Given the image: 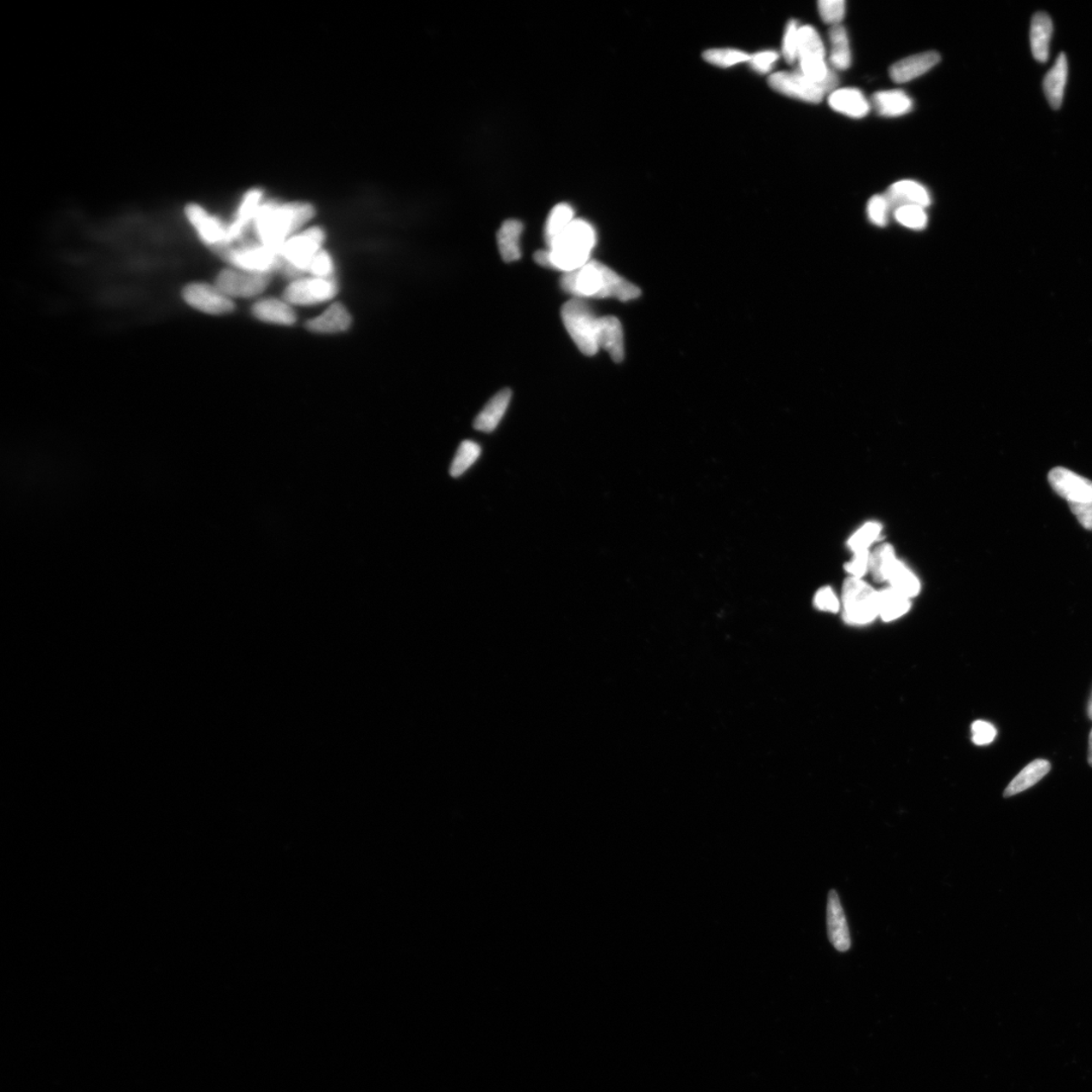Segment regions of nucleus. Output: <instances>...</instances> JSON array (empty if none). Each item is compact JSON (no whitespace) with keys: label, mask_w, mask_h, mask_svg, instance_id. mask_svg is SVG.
I'll return each mask as SVG.
<instances>
[{"label":"nucleus","mask_w":1092,"mask_h":1092,"mask_svg":"<svg viewBox=\"0 0 1092 1092\" xmlns=\"http://www.w3.org/2000/svg\"><path fill=\"white\" fill-rule=\"evenodd\" d=\"M351 316L342 304L336 303L317 318L307 323L309 330L315 333L331 334L348 330Z\"/></svg>","instance_id":"23"},{"label":"nucleus","mask_w":1092,"mask_h":1092,"mask_svg":"<svg viewBox=\"0 0 1092 1092\" xmlns=\"http://www.w3.org/2000/svg\"><path fill=\"white\" fill-rule=\"evenodd\" d=\"M706 60L719 67H731L743 62H749L750 55L735 49H712L703 54Z\"/></svg>","instance_id":"35"},{"label":"nucleus","mask_w":1092,"mask_h":1092,"mask_svg":"<svg viewBox=\"0 0 1092 1092\" xmlns=\"http://www.w3.org/2000/svg\"><path fill=\"white\" fill-rule=\"evenodd\" d=\"M596 241L595 229L588 222L574 219L548 249L534 254V261L540 267L572 273L591 260Z\"/></svg>","instance_id":"2"},{"label":"nucleus","mask_w":1092,"mask_h":1092,"mask_svg":"<svg viewBox=\"0 0 1092 1092\" xmlns=\"http://www.w3.org/2000/svg\"><path fill=\"white\" fill-rule=\"evenodd\" d=\"M830 63L835 70H847L852 66V53L847 29L842 25L833 26L830 29Z\"/></svg>","instance_id":"28"},{"label":"nucleus","mask_w":1092,"mask_h":1092,"mask_svg":"<svg viewBox=\"0 0 1092 1092\" xmlns=\"http://www.w3.org/2000/svg\"><path fill=\"white\" fill-rule=\"evenodd\" d=\"M252 312L257 319L273 324L290 326L295 324L297 316L291 304L277 298H266L257 302Z\"/></svg>","instance_id":"24"},{"label":"nucleus","mask_w":1092,"mask_h":1092,"mask_svg":"<svg viewBox=\"0 0 1092 1092\" xmlns=\"http://www.w3.org/2000/svg\"><path fill=\"white\" fill-rule=\"evenodd\" d=\"M894 217L900 224L913 230H923L927 224L925 208L919 205H904L894 211Z\"/></svg>","instance_id":"36"},{"label":"nucleus","mask_w":1092,"mask_h":1092,"mask_svg":"<svg viewBox=\"0 0 1092 1092\" xmlns=\"http://www.w3.org/2000/svg\"><path fill=\"white\" fill-rule=\"evenodd\" d=\"M890 210V204L884 195L872 197L867 205L869 220L879 227L888 225Z\"/></svg>","instance_id":"38"},{"label":"nucleus","mask_w":1092,"mask_h":1092,"mask_svg":"<svg viewBox=\"0 0 1092 1092\" xmlns=\"http://www.w3.org/2000/svg\"><path fill=\"white\" fill-rule=\"evenodd\" d=\"M1048 480L1052 489L1068 504L1092 501V481L1065 468H1055Z\"/></svg>","instance_id":"13"},{"label":"nucleus","mask_w":1092,"mask_h":1092,"mask_svg":"<svg viewBox=\"0 0 1092 1092\" xmlns=\"http://www.w3.org/2000/svg\"><path fill=\"white\" fill-rule=\"evenodd\" d=\"M827 935L838 952H848L852 946L847 918L835 889L830 891L826 908Z\"/></svg>","instance_id":"14"},{"label":"nucleus","mask_w":1092,"mask_h":1092,"mask_svg":"<svg viewBox=\"0 0 1092 1092\" xmlns=\"http://www.w3.org/2000/svg\"><path fill=\"white\" fill-rule=\"evenodd\" d=\"M185 215L192 227L196 229L198 236L211 251L217 252L233 245L229 238L228 226L209 215L203 208L197 204H191L186 208Z\"/></svg>","instance_id":"12"},{"label":"nucleus","mask_w":1092,"mask_h":1092,"mask_svg":"<svg viewBox=\"0 0 1092 1092\" xmlns=\"http://www.w3.org/2000/svg\"><path fill=\"white\" fill-rule=\"evenodd\" d=\"M1053 34V22L1051 17L1040 11L1032 16L1031 22V50L1036 60L1046 63L1050 55V41Z\"/></svg>","instance_id":"18"},{"label":"nucleus","mask_w":1092,"mask_h":1092,"mask_svg":"<svg viewBox=\"0 0 1092 1092\" xmlns=\"http://www.w3.org/2000/svg\"><path fill=\"white\" fill-rule=\"evenodd\" d=\"M261 197L262 193L258 190L251 191L245 196L238 210L236 220L228 226L229 238L232 244L235 241L242 238L246 229L252 221H254L257 211L260 208Z\"/></svg>","instance_id":"26"},{"label":"nucleus","mask_w":1092,"mask_h":1092,"mask_svg":"<svg viewBox=\"0 0 1092 1092\" xmlns=\"http://www.w3.org/2000/svg\"><path fill=\"white\" fill-rule=\"evenodd\" d=\"M896 562L894 549L890 544L878 546L874 550V553L870 555V561H869V568H870L873 579L877 581V582L888 581L889 574Z\"/></svg>","instance_id":"32"},{"label":"nucleus","mask_w":1092,"mask_h":1092,"mask_svg":"<svg viewBox=\"0 0 1092 1092\" xmlns=\"http://www.w3.org/2000/svg\"><path fill=\"white\" fill-rule=\"evenodd\" d=\"M314 214V208L309 204L260 205L254 221L260 244L279 251L291 235L306 224Z\"/></svg>","instance_id":"3"},{"label":"nucleus","mask_w":1092,"mask_h":1092,"mask_svg":"<svg viewBox=\"0 0 1092 1092\" xmlns=\"http://www.w3.org/2000/svg\"><path fill=\"white\" fill-rule=\"evenodd\" d=\"M182 298L193 309L210 315H224L233 312L235 304L218 286L204 283L187 285L182 290Z\"/></svg>","instance_id":"10"},{"label":"nucleus","mask_w":1092,"mask_h":1092,"mask_svg":"<svg viewBox=\"0 0 1092 1092\" xmlns=\"http://www.w3.org/2000/svg\"><path fill=\"white\" fill-rule=\"evenodd\" d=\"M769 85L786 97L800 99V101L819 104L825 96L831 95L837 90L838 78L836 70L824 82H816L806 78L800 70L794 72H780L769 78Z\"/></svg>","instance_id":"6"},{"label":"nucleus","mask_w":1092,"mask_h":1092,"mask_svg":"<svg viewBox=\"0 0 1092 1092\" xmlns=\"http://www.w3.org/2000/svg\"><path fill=\"white\" fill-rule=\"evenodd\" d=\"M524 224L518 220L505 221L497 233L499 251L505 262L518 261L521 258L520 237Z\"/></svg>","instance_id":"25"},{"label":"nucleus","mask_w":1092,"mask_h":1092,"mask_svg":"<svg viewBox=\"0 0 1092 1092\" xmlns=\"http://www.w3.org/2000/svg\"><path fill=\"white\" fill-rule=\"evenodd\" d=\"M830 107L839 114L862 119L871 110V104L858 88L845 87L832 91L829 96Z\"/></svg>","instance_id":"17"},{"label":"nucleus","mask_w":1092,"mask_h":1092,"mask_svg":"<svg viewBox=\"0 0 1092 1092\" xmlns=\"http://www.w3.org/2000/svg\"><path fill=\"white\" fill-rule=\"evenodd\" d=\"M826 51L819 34L812 26H802L798 31V62L825 59Z\"/></svg>","instance_id":"29"},{"label":"nucleus","mask_w":1092,"mask_h":1092,"mask_svg":"<svg viewBox=\"0 0 1092 1092\" xmlns=\"http://www.w3.org/2000/svg\"><path fill=\"white\" fill-rule=\"evenodd\" d=\"M338 287L331 279H298L286 287V302L293 304H314L336 296Z\"/></svg>","instance_id":"11"},{"label":"nucleus","mask_w":1092,"mask_h":1092,"mask_svg":"<svg viewBox=\"0 0 1092 1092\" xmlns=\"http://www.w3.org/2000/svg\"><path fill=\"white\" fill-rule=\"evenodd\" d=\"M819 11L825 22L829 25H841L845 15V2L844 0H820L819 3Z\"/></svg>","instance_id":"39"},{"label":"nucleus","mask_w":1092,"mask_h":1092,"mask_svg":"<svg viewBox=\"0 0 1092 1092\" xmlns=\"http://www.w3.org/2000/svg\"><path fill=\"white\" fill-rule=\"evenodd\" d=\"M884 196L888 198L891 210L894 211L904 205H919V207L926 208L932 203L930 192L923 185L913 180L895 182L889 186Z\"/></svg>","instance_id":"16"},{"label":"nucleus","mask_w":1092,"mask_h":1092,"mask_svg":"<svg viewBox=\"0 0 1092 1092\" xmlns=\"http://www.w3.org/2000/svg\"><path fill=\"white\" fill-rule=\"evenodd\" d=\"M1051 770V764L1046 760H1035L1025 767L1007 787L1005 797H1012L1031 788L1041 781Z\"/></svg>","instance_id":"27"},{"label":"nucleus","mask_w":1092,"mask_h":1092,"mask_svg":"<svg viewBox=\"0 0 1092 1092\" xmlns=\"http://www.w3.org/2000/svg\"><path fill=\"white\" fill-rule=\"evenodd\" d=\"M1070 507L1072 513L1076 516L1079 524H1082L1085 530L1092 531V501L1079 504H1070Z\"/></svg>","instance_id":"46"},{"label":"nucleus","mask_w":1092,"mask_h":1092,"mask_svg":"<svg viewBox=\"0 0 1092 1092\" xmlns=\"http://www.w3.org/2000/svg\"><path fill=\"white\" fill-rule=\"evenodd\" d=\"M333 270L330 255L326 251L321 250L311 262L308 273H312L315 278L331 279Z\"/></svg>","instance_id":"41"},{"label":"nucleus","mask_w":1092,"mask_h":1092,"mask_svg":"<svg viewBox=\"0 0 1092 1092\" xmlns=\"http://www.w3.org/2000/svg\"><path fill=\"white\" fill-rule=\"evenodd\" d=\"M272 273L249 272L240 268L222 270L216 286L229 298H251L267 289Z\"/></svg>","instance_id":"9"},{"label":"nucleus","mask_w":1092,"mask_h":1092,"mask_svg":"<svg viewBox=\"0 0 1092 1092\" xmlns=\"http://www.w3.org/2000/svg\"><path fill=\"white\" fill-rule=\"evenodd\" d=\"M874 109L880 116L896 117L913 110V99L901 90L882 91L872 97Z\"/></svg>","instance_id":"21"},{"label":"nucleus","mask_w":1092,"mask_h":1092,"mask_svg":"<svg viewBox=\"0 0 1092 1092\" xmlns=\"http://www.w3.org/2000/svg\"><path fill=\"white\" fill-rule=\"evenodd\" d=\"M574 210L568 204H557L550 210L544 228V239L548 248L571 224L574 220Z\"/></svg>","instance_id":"31"},{"label":"nucleus","mask_w":1092,"mask_h":1092,"mask_svg":"<svg viewBox=\"0 0 1092 1092\" xmlns=\"http://www.w3.org/2000/svg\"><path fill=\"white\" fill-rule=\"evenodd\" d=\"M882 530V524H876V522H869V524L860 528V530L850 538V548L852 549L855 553H857V551L868 550L869 546H870L875 540L879 537Z\"/></svg>","instance_id":"37"},{"label":"nucleus","mask_w":1092,"mask_h":1092,"mask_svg":"<svg viewBox=\"0 0 1092 1092\" xmlns=\"http://www.w3.org/2000/svg\"><path fill=\"white\" fill-rule=\"evenodd\" d=\"M216 254L233 267L249 272L273 273L281 266L279 251L262 244H243L240 248L230 245L217 251Z\"/></svg>","instance_id":"8"},{"label":"nucleus","mask_w":1092,"mask_h":1092,"mask_svg":"<svg viewBox=\"0 0 1092 1092\" xmlns=\"http://www.w3.org/2000/svg\"><path fill=\"white\" fill-rule=\"evenodd\" d=\"M888 582L892 588L908 599L917 596L920 591L919 579L900 561H897L892 568Z\"/></svg>","instance_id":"33"},{"label":"nucleus","mask_w":1092,"mask_h":1092,"mask_svg":"<svg viewBox=\"0 0 1092 1092\" xmlns=\"http://www.w3.org/2000/svg\"><path fill=\"white\" fill-rule=\"evenodd\" d=\"M973 743L977 745L989 744L995 741L996 728L983 720H977L972 725Z\"/></svg>","instance_id":"43"},{"label":"nucleus","mask_w":1092,"mask_h":1092,"mask_svg":"<svg viewBox=\"0 0 1092 1092\" xmlns=\"http://www.w3.org/2000/svg\"><path fill=\"white\" fill-rule=\"evenodd\" d=\"M814 606L821 612L837 613L839 609V602L833 591L829 587L816 592L814 596Z\"/></svg>","instance_id":"44"},{"label":"nucleus","mask_w":1092,"mask_h":1092,"mask_svg":"<svg viewBox=\"0 0 1092 1092\" xmlns=\"http://www.w3.org/2000/svg\"><path fill=\"white\" fill-rule=\"evenodd\" d=\"M1088 715H1089V719L1092 720V692H1091V695H1090L1089 706H1088Z\"/></svg>","instance_id":"48"},{"label":"nucleus","mask_w":1092,"mask_h":1092,"mask_svg":"<svg viewBox=\"0 0 1092 1092\" xmlns=\"http://www.w3.org/2000/svg\"><path fill=\"white\" fill-rule=\"evenodd\" d=\"M800 28L796 21H790L787 23L782 51L786 61L790 64H794L798 60V31H800Z\"/></svg>","instance_id":"40"},{"label":"nucleus","mask_w":1092,"mask_h":1092,"mask_svg":"<svg viewBox=\"0 0 1092 1092\" xmlns=\"http://www.w3.org/2000/svg\"><path fill=\"white\" fill-rule=\"evenodd\" d=\"M778 53L775 51H763L751 55L750 59V67L756 72L765 74L770 72L775 62L778 60Z\"/></svg>","instance_id":"42"},{"label":"nucleus","mask_w":1092,"mask_h":1092,"mask_svg":"<svg viewBox=\"0 0 1092 1092\" xmlns=\"http://www.w3.org/2000/svg\"><path fill=\"white\" fill-rule=\"evenodd\" d=\"M1068 78V64L1064 53L1057 58L1052 69L1044 78V92L1051 108L1059 110L1064 103L1065 86Z\"/></svg>","instance_id":"20"},{"label":"nucleus","mask_w":1092,"mask_h":1092,"mask_svg":"<svg viewBox=\"0 0 1092 1092\" xmlns=\"http://www.w3.org/2000/svg\"><path fill=\"white\" fill-rule=\"evenodd\" d=\"M939 61L941 56L936 51L919 53L894 64L889 70L890 78L896 84H906L929 72Z\"/></svg>","instance_id":"15"},{"label":"nucleus","mask_w":1092,"mask_h":1092,"mask_svg":"<svg viewBox=\"0 0 1092 1092\" xmlns=\"http://www.w3.org/2000/svg\"><path fill=\"white\" fill-rule=\"evenodd\" d=\"M909 608V599L892 587L879 593V615L884 621L889 622L901 618Z\"/></svg>","instance_id":"30"},{"label":"nucleus","mask_w":1092,"mask_h":1092,"mask_svg":"<svg viewBox=\"0 0 1092 1092\" xmlns=\"http://www.w3.org/2000/svg\"><path fill=\"white\" fill-rule=\"evenodd\" d=\"M511 398H512V392L509 389L499 392L493 397L474 419V430L485 433L494 431L506 413Z\"/></svg>","instance_id":"19"},{"label":"nucleus","mask_w":1092,"mask_h":1092,"mask_svg":"<svg viewBox=\"0 0 1092 1092\" xmlns=\"http://www.w3.org/2000/svg\"><path fill=\"white\" fill-rule=\"evenodd\" d=\"M325 234L320 228H312L286 240L279 249V272L286 277L298 278L308 273L310 264L321 251Z\"/></svg>","instance_id":"5"},{"label":"nucleus","mask_w":1092,"mask_h":1092,"mask_svg":"<svg viewBox=\"0 0 1092 1092\" xmlns=\"http://www.w3.org/2000/svg\"><path fill=\"white\" fill-rule=\"evenodd\" d=\"M480 454L481 449L478 443L472 442V440H465V442H461L456 451L454 461L451 463L449 469L451 477H461L478 461Z\"/></svg>","instance_id":"34"},{"label":"nucleus","mask_w":1092,"mask_h":1092,"mask_svg":"<svg viewBox=\"0 0 1092 1092\" xmlns=\"http://www.w3.org/2000/svg\"><path fill=\"white\" fill-rule=\"evenodd\" d=\"M600 349L606 350L612 361L621 362L624 358V336L621 323L613 316L601 317Z\"/></svg>","instance_id":"22"},{"label":"nucleus","mask_w":1092,"mask_h":1092,"mask_svg":"<svg viewBox=\"0 0 1092 1092\" xmlns=\"http://www.w3.org/2000/svg\"><path fill=\"white\" fill-rule=\"evenodd\" d=\"M561 286L569 295L581 299L614 298L625 302L641 296V290L637 286L595 260L563 274Z\"/></svg>","instance_id":"1"},{"label":"nucleus","mask_w":1092,"mask_h":1092,"mask_svg":"<svg viewBox=\"0 0 1092 1092\" xmlns=\"http://www.w3.org/2000/svg\"><path fill=\"white\" fill-rule=\"evenodd\" d=\"M1089 765L1092 767V730H1091V731H1090V735H1089Z\"/></svg>","instance_id":"47"},{"label":"nucleus","mask_w":1092,"mask_h":1092,"mask_svg":"<svg viewBox=\"0 0 1092 1092\" xmlns=\"http://www.w3.org/2000/svg\"><path fill=\"white\" fill-rule=\"evenodd\" d=\"M843 606L848 624H870L879 615V593L861 579L849 578L844 584Z\"/></svg>","instance_id":"7"},{"label":"nucleus","mask_w":1092,"mask_h":1092,"mask_svg":"<svg viewBox=\"0 0 1092 1092\" xmlns=\"http://www.w3.org/2000/svg\"><path fill=\"white\" fill-rule=\"evenodd\" d=\"M561 315L563 325L580 351L585 355H595L600 350L601 317H597L581 298H573L563 304Z\"/></svg>","instance_id":"4"},{"label":"nucleus","mask_w":1092,"mask_h":1092,"mask_svg":"<svg viewBox=\"0 0 1092 1092\" xmlns=\"http://www.w3.org/2000/svg\"><path fill=\"white\" fill-rule=\"evenodd\" d=\"M869 561L870 554L868 550L857 551L853 561L844 566L845 571L853 574L854 578L861 579L868 571Z\"/></svg>","instance_id":"45"}]
</instances>
